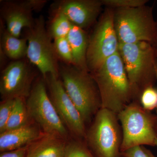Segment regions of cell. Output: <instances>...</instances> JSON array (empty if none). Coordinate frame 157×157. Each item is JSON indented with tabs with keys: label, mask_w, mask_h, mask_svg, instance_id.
<instances>
[{
	"label": "cell",
	"mask_w": 157,
	"mask_h": 157,
	"mask_svg": "<svg viewBox=\"0 0 157 157\" xmlns=\"http://www.w3.org/2000/svg\"><path fill=\"white\" fill-rule=\"evenodd\" d=\"M141 102L144 109H154L157 107V90L151 86L147 88L142 94Z\"/></svg>",
	"instance_id": "24"
},
{
	"label": "cell",
	"mask_w": 157,
	"mask_h": 157,
	"mask_svg": "<svg viewBox=\"0 0 157 157\" xmlns=\"http://www.w3.org/2000/svg\"><path fill=\"white\" fill-rule=\"evenodd\" d=\"M67 144L65 139L44 133L28 147L26 157H64Z\"/></svg>",
	"instance_id": "14"
},
{
	"label": "cell",
	"mask_w": 157,
	"mask_h": 157,
	"mask_svg": "<svg viewBox=\"0 0 157 157\" xmlns=\"http://www.w3.org/2000/svg\"><path fill=\"white\" fill-rule=\"evenodd\" d=\"M114 28L120 43L151 42L155 40L157 26L152 9L145 6L118 9L113 14Z\"/></svg>",
	"instance_id": "3"
},
{
	"label": "cell",
	"mask_w": 157,
	"mask_h": 157,
	"mask_svg": "<svg viewBox=\"0 0 157 157\" xmlns=\"http://www.w3.org/2000/svg\"><path fill=\"white\" fill-rule=\"evenodd\" d=\"M33 78V73L25 62L20 60L10 63L1 74L0 94L3 100L27 98Z\"/></svg>",
	"instance_id": "11"
},
{
	"label": "cell",
	"mask_w": 157,
	"mask_h": 157,
	"mask_svg": "<svg viewBox=\"0 0 157 157\" xmlns=\"http://www.w3.org/2000/svg\"><path fill=\"white\" fill-rule=\"evenodd\" d=\"M94 72L102 108L118 114L126 106L132 88L118 52Z\"/></svg>",
	"instance_id": "1"
},
{
	"label": "cell",
	"mask_w": 157,
	"mask_h": 157,
	"mask_svg": "<svg viewBox=\"0 0 157 157\" xmlns=\"http://www.w3.org/2000/svg\"><path fill=\"white\" fill-rule=\"evenodd\" d=\"M118 40L113 14L107 11L102 16L89 40L86 62L88 70H98L106 60L118 52Z\"/></svg>",
	"instance_id": "8"
},
{
	"label": "cell",
	"mask_w": 157,
	"mask_h": 157,
	"mask_svg": "<svg viewBox=\"0 0 157 157\" xmlns=\"http://www.w3.org/2000/svg\"><path fill=\"white\" fill-rule=\"evenodd\" d=\"M67 38L72 51L73 66L87 72L86 54L89 40L85 32L83 29L72 24Z\"/></svg>",
	"instance_id": "16"
},
{
	"label": "cell",
	"mask_w": 157,
	"mask_h": 157,
	"mask_svg": "<svg viewBox=\"0 0 157 157\" xmlns=\"http://www.w3.org/2000/svg\"><path fill=\"white\" fill-rule=\"evenodd\" d=\"M156 39L157 43V29H156V33L155 39Z\"/></svg>",
	"instance_id": "29"
},
{
	"label": "cell",
	"mask_w": 157,
	"mask_h": 157,
	"mask_svg": "<svg viewBox=\"0 0 157 157\" xmlns=\"http://www.w3.org/2000/svg\"><path fill=\"white\" fill-rule=\"evenodd\" d=\"M124 152L125 157H155L142 146L134 147Z\"/></svg>",
	"instance_id": "25"
},
{
	"label": "cell",
	"mask_w": 157,
	"mask_h": 157,
	"mask_svg": "<svg viewBox=\"0 0 157 157\" xmlns=\"http://www.w3.org/2000/svg\"><path fill=\"white\" fill-rule=\"evenodd\" d=\"M27 30V56L29 60L39 69L45 79L48 75L59 77L56 52L45 29L43 17L36 19L33 26Z\"/></svg>",
	"instance_id": "7"
},
{
	"label": "cell",
	"mask_w": 157,
	"mask_h": 157,
	"mask_svg": "<svg viewBox=\"0 0 157 157\" xmlns=\"http://www.w3.org/2000/svg\"><path fill=\"white\" fill-rule=\"evenodd\" d=\"M14 99L3 100L0 104V133L4 132L13 106Z\"/></svg>",
	"instance_id": "23"
},
{
	"label": "cell",
	"mask_w": 157,
	"mask_h": 157,
	"mask_svg": "<svg viewBox=\"0 0 157 157\" xmlns=\"http://www.w3.org/2000/svg\"><path fill=\"white\" fill-rule=\"evenodd\" d=\"M155 145L157 147V138L156 139L155 141Z\"/></svg>",
	"instance_id": "28"
},
{
	"label": "cell",
	"mask_w": 157,
	"mask_h": 157,
	"mask_svg": "<svg viewBox=\"0 0 157 157\" xmlns=\"http://www.w3.org/2000/svg\"><path fill=\"white\" fill-rule=\"evenodd\" d=\"M102 6L101 1L69 0L62 2L58 11L65 14L72 24L83 29L95 21Z\"/></svg>",
	"instance_id": "12"
},
{
	"label": "cell",
	"mask_w": 157,
	"mask_h": 157,
	"mask_svg": "<svg viewBox=\"0 0 157 157\" xmlns=\"http://www.w3.org/2000/svg\"><path fill=\"white\" fill-rule=\"evenodd\" d=\"M59 73L67 94L80 112L85 122L88 121L101 105L100 94L94 79L87 72L74 66L62 67Z\"/></svg>",
	"instance_id": "2"
},
{
	"label": "cell",
	"mask_w": 157,
	"mask_h": 157,
	"mask_svg": "<svg viewBox=\"0 0 157 157\" xmlns=\"http://www.w3.org/2000/svg\"><path fill=\"white\" fill-rule=\"evenodd\" d=\"M27 98L26 105L30 118L39 124L44 133L65 140L68 136L67 130L47 94L43 80L35 83Z\"/></svg>",
	"instance_id": "6"
},
{
	"label": "cell",
	"mask_w": 157,
	"mask_h": 157,
	"mask_svg": "<svg viewBox=\"0 0 157 157\" xmlns=\"http://www.w3.org/2000/svg\"><path fill=\"white\" fill-rule=\"evenodd\" d=\"M55 49L56 54L69 64L73 65L72 51L67 37L54 39Z\"/></svg>",
	"instance_id": "20"
},
{
	"label": "cell",
	"mask_w": 157,
	"mask_h": 157,
	"mask_svg": "<svg viewBox=\"0 0 157 157\" xmlns=\"http://www.w3.org/2000/svg\"><path fill=\"white\" fill-rule=\"evenodd\" d=\"M43 133L36 126L31 124L0 133V151L2 152L11 151L28 146Z\"/></svg>",
	"instance_id": "13"
},
{
	"label": "cell",
	"mask_w": 157,
	"mask_h": 157,
	"mask_svg": "<svg viewBox=\"0 0 157 157\" xmlns=\"http://www.w3.org/2000/svg\"><path fill=\"white\" fill-rule=\"evenodd\" d=\"M48 82L51 99L66 128L78 137L85 135V121L77 107L65 90L59 77L48 75Z\"/></svg>",
	"instance_id": "10"
},
{
	"label": "cell",
	"mask_w": 157,
	"mask_h": 157,
	"mask_svg": "<svg viewBox=\"0 0 157 157\" xmlns=\"http://www.w3.org/2000/svg\"><path fill=\"white\" fill-rule=\"evenodd\" d=\"M118 52L131 87L135 86L144 78L155 76V51L149 42H119Z\"/></svg>",
	"instance_id": "9"
},
{
	"label": "cell",
	"mask_w": 157,
	"mask_h": 157,
	"mask_svg": "<svg viewBox=\"0 0 157 157\" xmlns=\"http://www.w3.org/2000/svg\"><path fill=\"white\" fill-rule=\"evenodd\" d=\"M103 5L118 9L137 8L145 6L146 0H102Z\"/></svg>",
	"instance_id": "22"
},
{
	"label": "cell",
	"mask_w": 157,
	"mask_h": 157,
	"mask_svg": "<svg viewBox=\"0 0 157 157\" xmlns=\"http://www.w3.org/2000/svg\"><path fill=\"white\" fill-rule=\"evenodd\" d=\"M3 13L7 30L12 36L19 38L24 29L31 28L35 23L32 10L24 3L13 4L6 8Z\"/></svg>",
	"instance_id": "15"
},
{
	"label": "cell",
	"mask_w": 157,
	"mask_h": 157,
	"mask_svg": "<svg viewBox=\"0 0 157 157\" xmlns=\"http://www.w3.org/2000/svg\"><path fill=\"white\" fill-rule=\"evenodd\" d=\"M155 76L156 77L157 79V63H156V64L155 67Z\"/></svg>",
	"instance_id": "27"
},
{
	"label": "cell",
	"mask_w": 157,
	"mask_h": 157,
	"mask_svg": "<svg viewBox=\"0 0 157 157\" xmlns=\"http://www.w3.org/2000/svg\"><path fill=\"white\" fill-rule=\"evenodd\" d=\"M123 130L121 150L143 145H155L157 138L148 113L140 106L131 104L118 114Z\"/></svg>",
	"instance_id": "5"
},
{
	"label": "cell",
	"mask_w": 157,
	"mask_h": 157,
	"mask_svg": "<svg viewBox=\"0 0 157 157\" xmlns=\"http://www.w3.org/2000/svg\"><path fill=\"white\" fill-rule=\"evenodd\" d=\"M28 147L11 151L3 152L1 153L0 157H25L26 155Z\"/></svg>",
	"instance_id": "26"
},
{
	"label": "cell",
	"mask_w": 157,
	"mask_h": 157,
	"mask_svg": "<svg viewBox=\"0 0 157 157\" xmlns=\"http://www.w3.org/2000/svg\"><path fill=\"white\" fill-rule=\"evenodd\" d=\"M64 157H94L81 144L71 141L67 144Z\"/></svg>",
	"instance_id": "21"
},
{
	"label": "cell",
	"mask_w": 157,
	"mask_h": 157,
	"mask_svg": "<svg viewBox=\"0 0 157 157\" xmlns=\"http://www.w3.org/2000/svg\"><path fill=\"white\" fill-rule=\"evenodd\" d=\"M2 48L4 54L15 61L27 56L28 42L26 39H20L12 36L6 30L3 33Z\"/></svg>",
	"instance_id": "17"
},
{
	"label": "cell",
	"mask_w": 157,
	"mask_h": 157,
	"mask_svg": "<svg viewBox=\"0 0 157 157\" xmlns=\"http://www.w3.org/2000/svg\"><path fill=\"white\" fill-rule=\"evenodd\" d=\"M25 99L23 98L14 99L13 109L4 132L19 128L30 124V117Z\"/></svg>",
	"instance_id": "18"
},
{
	"label": "cell",
	"mask_w": 157,
	"mask_h": 157,
	"mask_svg": "<svg viewBox=\"0 0 157 157\" xmlns=\"http://www.w3.org/2000/svg\"><path fill=\"white\" fill-rule=\"evenodd\" d=\"M87 138L98 157H119L122 140L116 114L101 107L97 111Z\"/></svg>",
	"instance_id": "4"
},
{
	"label": "cell",
	"mask_w": 157,
	"mask_h": 157,
	"mask_svg": "<svg viewBox=\"0 0 157 157\" xmlns=\"http://www.w3.org/2000/svg\"><path fill=\"white\" fill-rule=\"evenodd\" d=\"M72 24L63 12L58 11L55 17L50 28V36L54 39L67 37Z\"/></svg>",
	"instance_id": "19"
}]
</instances>
